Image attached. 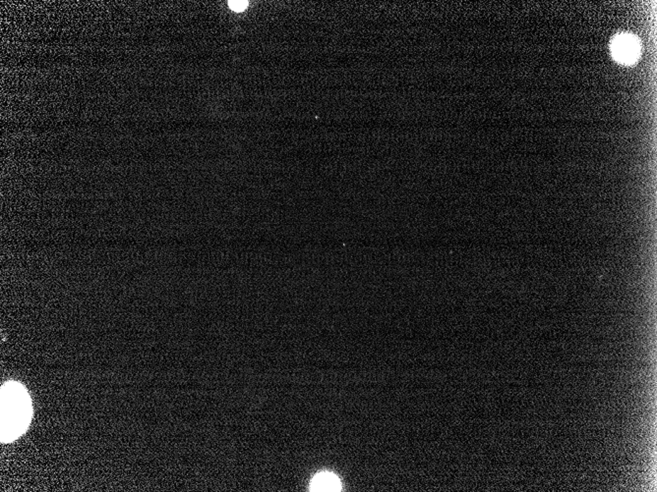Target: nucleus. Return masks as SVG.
<instances>
[{
  "instance_id": "obj_1",
  "label": "nucleus",
  "mask_w": 657,
  "mask_h": 492,
  "mask_svg": "<svg viewBox=\"0 0 657 492\" xmlns=\"http://www.w3.org/2000/svg\"><path fill=\"white\" fill-rule=\"evenodd\" d=\"M32 404L25 387L7 382L1 387V442L8 443L23 435L30 425Z\"/></svg>"
},
{
  "instance_id": "obj_2",
  "label": "nucleus",
  "mask_w": 657,
  "mask_h": 492,
  "mask_svg": "<svg viewBox=\"0 0 657 492\" xmlns=\"http://www.w3.org/2000/svg\"><path fill=\"white\" fill-rule=\"evenodd\" d=\"M611 52L617 62L624 65H632L639 57L641 45L636 36L629 34H621L613 38Z\"/></svg>"
},
{
  "instance_id": "obj_3",
  "label": "nucleus",
  "mask_w": 657,
  "mask_h": 492,
  "mask_svg": "<svg viewBox=\"0 0 657 492\" xmlns=\"http://www.w3.org/2000/svg\"><path fill=\"white\" fill-rule=\"evenodd\" d=\"M311 491H340L342 484L339 477L330 472H321L313 477L310 484Z\"/></svg>"
},
{
  "instance_id": "obj_4",
  "label": "nucleus",
  "mask_w": 657,
  "mask_h": 492,
  "mask_svg": "<svg viewBox=\"0 0 657 492\" xmlns=\"http://www.w3.org/2000/svg\"><path fill=\"white\" fill-rule=\"evenodd\" d=\"M249 6L248 1H228V6L231 10L235 12H242Z\"/></svg>"
}]
</instances>
